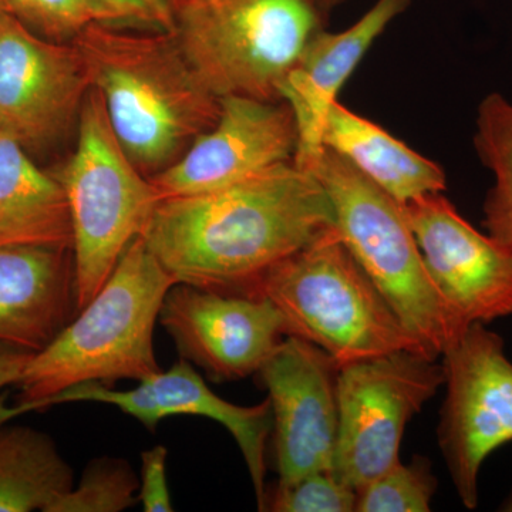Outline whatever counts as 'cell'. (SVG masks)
Wrapping results in <instances>:
<instances>
[{
	"mask_svg": "<svg viewBox=\"0 0 512 512\" xmlns=\"http://www.w3.org/2000/svg\"><path fill=\"white\" fill-rule=\"evenodd\" d=\"M443 363L397 350L340 367L339 430L333 471L355 490L397 461L404 430L444 386Z\"/></svg>",
	"mask_w": 512,
	"mask_h": 512,
	"instance_id": "obj_8",
	"label": "cell"
},
{
	"mask_svg": "<svg viewBox=\"0 0 512 512\" xmlns=\"http://www.w3.org/2000/svg\"><path fill=\"white\" fill-rule=\"evenodd\" d=\"M446 399L437 437L461 503L478 505L481 467L512 441V362L498 333L473 323L444 352Z\"/></svg>",
	"mask_w": 512,
	"mask_h": 512,
	"instance_id": "obj_9",
	"label": "cell"
},
{
	"mask_svg": "<svg viewBox=\"0 0 512 512\" xmlns=\"http://www.w3.org/2000/svg\"><path fill=\"white\" fill-rule=\"evenodd\" d=\"M339 370L325 350L288 335L256 373L269 393L279 483L335 467Z\"/></svg>",
	"mask_w": 512,
	"mask_h": 512,
	"instance_id": "obj_11",
	"label": "cell"
},
{
	"mask_svg": "<svg viewBox=\"0 0 512 512\" xmlns=\"http://www.w3.org/2000/svg\"><path fill=\"white\" fill-rule=\"evenodd\" d=\"M92 89L72 43L37 35L0 2V130L43 150L72 128Z\"/></svg>",
	"mask_w": 512,
	"mask_h": 512,
	"instance_id": "obj_10",
	"label": "cell"
},
{
	"mask_svg": "<svg viewBox=\"0 0 512 512\" xmlns=\"http://www.w3.org/2000/svg\"><path fill=\"white\" fill-rule=\"evenodd\" d=\"M474 146L494 174L484 201V228L512 252V103L501 94H488L478 106Z\"/></svg>",
	"mask_w": 512,
	"mask_h": 512,
	"instance_id": "obj_22",
	"label": "cell"
},
{
	"mask_svg": "<svg viewBox=\"0 0 512 512\" xmlns=\"http://www.w3.org/2000/svg\"><path fill=\"white\" fill-rule=\"evenodd\" d=\"M74 315L72 248L0 247V343L40 352Z\"/></svg>",
	"mask_w": 512,
	"mask_h": 512,
	"instance_id": "obj_17",
	"label": "cell"
},
{
	"mask_svg": "<svg viewBox=\"0 0 512 512\" xmlns=\"http://www.w3.org/2000/svg\"><path fill=\"white\" fill-rule=\"evenodd\" d=\"M333 227L325 188L292 160L221 190L164 198L140 237L175 284L254 296L274 266Z\"/></svg>",
	"mask_w": 512,
	"mask_h": 512,
	"instance_id": "obj_1",
	"label": "cell"
},
{
	"mask_svg": "<svg viewBox=\"0 0 512 512\" xmlns=\"http://www.w3.org/2000/svg\"><path fill=\"white\" fill-rule=\"evenodd\" d=\"M412 0H377L355 25L340 33L320 30L303 49L298 63L281 87V99L291 107L298 127L293 161L308 168L322 151L326 114L367 50Z\"/></svg>",
	"mask_w": 512,
	"mask_h": 512,
	"instance_id": "obj_16",
	"label": "cell"
},
{
	"mask_svg": "<svg viewBox=\"0 0 512 512\" xmlns=\"http://www.w3.org/2000/svg\"><path fill=\"white\" fill-rule=\"evenodd\" d=\"M437 491V478L429 458L414 456L397 461L382 476L357 490L359 512H427Z\"/></svg>",
	"mask_w": 512,
	"mask_h": 512,
	"instance_id": "obj_24",
	"label": "cell"
},
{
	"mask_svg": "<svg viewBox=\"0 0 512 512\" xmlns=\"http://www.w3.org/2000/svg\"><path fill=\"white\" fill-rule=\"evenodd\" d=\"M140 478L123 458L101 457L89 463L73 485L47 512H120L140 501Z\"/></svg>",
	"mask_w": 512,
	"mask_h": 512,
	"instance_id": "obj_23",
	"label": "cell"
},
{
	"mask_svg": "<svg viewBox=\"0 0 512 512\" xmlns=\"http://www.w3.org/2000/svg\"><path fill=\"white\" fill-rule=\"evenodd\" d=\"M254 296L274 303L288 335L319 346L339 367L397 350L426 355L336 227L274 266Z\"/></svg>",
	"mask_w": 512,
	"mask_h": 512,
	"instance_id": "obj_5",
	"label": "cell"
},
{
	"mask_svg": "<svg viewBox=\"0 0 512 512\" xmlns=\"http://www.w3.org/2000/svg\"><path fill=\"white\" fill-rule=\"evenodd\" d=\"M356 501L355 488L335 471H313L292 483H278L271 494L266 493L262 511L352 512Z\"/></svg>",
	"mask_w": 512,
	"mask_h": 512,
	"instance_id": "obj_25",
	"label": "cell"
},
{
	"mask_svg": "<svg viewBox=\"0 0 512 512\" xmlns=\"http://www.w3.org/2000/svg\"><path fill=\"white\" fill-rule=\"evenodd\" d=\"M501 510L512 512V494L510 495V497L507 498V500H505V503L503 504V507H501Z\"/></svg>",
	"mask_w": 512,
	"mask_h": 512,
	"instance_id": "obj_30",
	"label": "cell"
},
{
	"mask_svg": "<svg viewBox=\"0 0 512 512\" xmlns=\"http://www.w3.org/2000/svg\"><path fill=\"white\" fill-rule=\"evenodd\" d=\"M140 2L146 3L151 9L156 10L158 15L163 16L170 22L171 28H173V20H171L170 6H168V0H140ZM173 32V30H171Z\"/></svg>",
	"mask_w": 512,
	"mask_h": 512,
	"instance_id": "obj_28",
	"label": "cell"
},
{
	"mask_svg": "<svg viewBox=\"0 0 512 512\" xmlns=\"http://www.w3.org/2000/svg\"><path fill=\"white\" fill-rule=\"evenodd\" d=\"M158 322L180 357L217 382L256 375L288 335L284 316L265 296L238 295L175 284Z\"/></svg>",
	"mask_w": 512,
	"mask_h": 512,
	"instance_id": "obj_12",
	"label": "cell"
},
{
	"mask_svg": "<svg viewBox=\"0 0 512 512\" xmlns=\"http://www.w3.org/2000/svg\"><path fill=\"white\" fill-rule=\"evenodd\" d=\"M296 148L298 127L285 101L225 96L215 126L150 180L161 200L205 194L292 161Z\"/></svg>",
	"mask_w": 512,
	"mask_h": 512,
	"instance_id": "obj_14",
	"label": "cell"
},
{
	"mask_svg": "<svg viewBox=\"0 0 512 512\" xmlns=\"http://www.w3.org/2000/svg\"><path fill=\"white\" fill-rule=\"evenodd\" d=\"M0 130V247L72 248L69 204L55 175Z\"/></svg>",
	"mask_w": 512,
	"mask_h": 512,
	"instance_id": "obj_19",
	"label": "cell"
},
{
	"mask_svg": "<svg viewBox=\"0 0 512 512\" xmlns=\"http://www.w3.org/2000/svg\"><path fill=\"white\" fill-rule=\"evenodd\" d=\"M306 170L325 188L346 247L423 352L439 359L468 326L427 271L403 205L329 148Z\"/></svg>",
	"mask_w": 512,
	"mask_h": 512,
	"instance_id": "obj_4",
	"label": "cell"
},
{
	"mask_svg": "<svg viewBox=\"0 0 512 512\" xmlns=\"http://www.w3.org/2000/svg\"><path fill=\"white\" fill-rule=\"evenodd\" d=\"M345 2L346 0H320V5H322L323 10L330 15V12H332L336 6L342 5V3Z\"/></svg>",
	"mask_w": 512,
	"mask_h": 512,
	"instance_id": "obj_29",
	"label": "cell"
},
{
	"mask_svg": "<svg viewBox=\"0 0 512 512\" xmlns=\"http://www.w3.org/2000/svg\"><path fill=\"white\" fill-rule=\"evenodd\" d=\"M0 2H5V0H0Z\"/></svg>",
	"mask_w": 512,
	"mask_h": 512,
	"instance_id": "obj_31",
	"label": "cell"
},
{
	"mask_svg": "<svg viewBox=\"0 0 512 512\" xmlns=\"http://www.w3.org/2000/svg\"><path fill=\"white\" fill-rule=\"evenodd\" d=\"M12 12L37 35L69 43L90 25L165 30L170 22L140 0H5Z\"/></svg>",
	"mask_w": 512,
	"mask_h": 512,
	"instance_id": "obj_21",
	"label": "cell"
},
{
	"mask_svg": "<svg viewBox=\"0 0 512 512\" xmlns=\"http://www.w3.org/2000/svg\"><path fill=\"white\" fill-rule=\"evenodd\" d=\"M70 43L141 173L165 170L217 123L221 99L192 70L173 33L97 23Z\"/></svg>",
	"mask_w": 512,
	"mask_h": 512,
	"instance_id": "obj_2",
	"label": "cell"
},
{
	"mask_svg": "<svg viewBox=\"0 0 512 512\" xmlns=\"http://www.w3.org/2000/svg\"><path fill=\"white\" fill-rule=\"evenodd\" d=\"M69 403H103L140 421L147 430L174 416H197L217 421L231 433L247 463L259 510L265 503L266 443L272 431L271 403L238 406L212 392L188 360L140 380L134 389L116 390L101 383L77 384L47 400L39 410Z\"/></svg>",
	"mask_w": 512,
	"mask_h": 512,
	"instance_id": "obj_15",
	"label": "cell"
},
{
	"mask_svg": "<svg viewBox=\"0 0 512 512\" xmlns=\"http://www.w3.org/2000/svg\"><path fill=\"white\" fill-rule=\"evenodd\" d=\"M55 177L72 220L77 313L106 284L128 245L143 234L161 195L121 146L93 87L80 110L76 151Z\"/></svg>",
	"mask_w": 512,
	"mask_h": 512,
	"instance_id": "obj_7",
	"label": "cell"
},
{
	"mask_svg": "<svg viewBox=\"0 0 512 512\" xmlns=\"http://www.w3.org/2000/svg\"><path fill=\"white\" fill-rule=\"evenodd\" d=\"M322 146L345 158L400 204L446 191V174L439 164L416 153L338 100L326 114Z\"/></svg>",
	"mask_w": 512,
	"mask_h": 512,
	"instance_id": "obj_18",
	"label": "cell"
},
{
	"mask_svg": "<svg viewBox=\"0 0 512 512\" xmlns=\"http://www.w3.org/2000/svg\"><path fill=\"white\" fill-rule=\"evenodd\" d=\"M32 352L0 343V389L18 383Z\"/></svg>",
	"mask_w": 512,
	"mask_h": 512,
	"instance_id": "obj_27",
	"label": "cell"
},
{
	"mask_svg": "<svg viewBox=\"0 0 512 512\" xmlns=\"http://www.w3.org/2000/svg\"><path fill=\"white\" fill-rule=\"evenodd\" d=\"M175 285L143 238L128 245L92 301L74 315L45 349L33 353L18 383L13 407L0 404V426L77 384L113 387L140 380L161 367L154 352V329L165 295Z\"/></svg>",
	"mask_w": 512,
	"mask_h": 512,
	"instance_id": "obj_3",
	"label": "cell"
},
{
	"mask_svg": "<svg viewBox=\"0 0 512 512\" xmlns=\"http://www.w3.org/2000/svg\"><path fill=\"white\" fill-rule=\"evenodd\" d=\"M173 35L217 97L282 101L303 49L326 28L320 0H168Z\"/></svg>",
	"mask_w": 512,
	"mask_h": 512,
	"instance_id": "obj_6",
	"label": "cell"
},
{
	"mask_svg": "<svg viewBox=\"0 0 512 512\" xmlns=\"http://www.w3.org/2000/svg\"><path fill=\"white\" fill-rule=\"evenodd\" d=\"M403 205L427 271L467 326L512 315V252L481 234L444 197L421 195Z\"/></svg>",
	"mask_w": 512,
	"mask_h": 512,
	"instance_id": "obj_13",
	"label": "cell"
},
{
	"mask_svg": "<svg viewBox=\"0 0 512 512\" xmlns=\"http://www.w3.org/2000/svg\"><path fill=\"white\" fill-rule=\"evenodd\" d=\"M73 485L72 467L52 437L0 426V512H47Z\"/></svg>",
	"mask_w": 512,
	"mask_h": 512,
	"instance_id": "obj_20",
	"label": "cell"
},
{
	"mask_svg": "<svg viewBox=\"0 0 512 512\" xmlns=\"http://www.w3.org/2000/svg\"><path fill=\"white\" fill-rule=\"evenodd\" d=\"M168 450L156 446L141 454L140 497L146 512L174 511L167 481Z\"/></svg>",
	"mask_w": 512,
	"mask_h": 512,
	"instance_id": "obj_26",
	"label": "cell"
}]
</instances>
